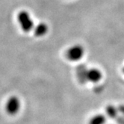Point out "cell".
I'll list each match as a JSON object with an SVG mask.
<instances>
[{
    "mask_svg": "<svg viewBox=\"0 0 124 124\" xmlns=\"http://www.w3.org/2000/svg\"><path fill=\"white\" fill-rule=\"evenodd\" d=\"M105 122V117L103 114H96L91 119L89 124H104Z\"/></svg>",
    "mask_w": 124,
    "mask_h": 124,
    "instance_id": "52a82bcc",
    "label": "cell"
},
{
    "mask_svg": "<svg viewBox=\"0 0 124 124\" xmlns=\"http://www.w3.org/2000/svg\"><path fill=\"white\" fill-rule=\"evenodd\" d=\"M87 70L88 69L83 64H81L76 67V76L78 78V81L81 84H85L87 82Z\"/></svg>",
    "mask_w": 124,
    "mask_h": 124,
    "instance_id": "277c9868",
    "label": "cell"
},
{
    "mask_svg": "<svg viewBox=\"0 0 124 124\" xmlns=\"http://www.w3.org/2000/svg\"><path fill=\"white\" fill-rule=\"evenodd\" d=\"M106 113L111 118H114L117 116V110L112 105H108L106 108Z\"/></svg>",
    "mask_w": 124,
    "mask_h": 124,
    "instance_id": "ba28073f",
    "label": "cell"
},
{
    "mask_svg": "<svg viewBox=\"0 0 124 124\" xmlns=\"http://www.w3.org/2000/svg\"><path fill=\"white\" fill-rule=\"evenodd\" d=\"M102 77V73L98 69L91 68L87 70V82H91L93 83H97L101 80Z\"/></svg>",
    "mask_w": 124,
    "mask_h": 124,
    "instance_id": "5b68a950",
    "label": "cell"
},
{
    "mask_svg": "<svg viewBox=\"0 0 124 124\" xmlns=\"http://www.w3.org/2000/svg\"><path fill=\"white\" fill-rule=\"evenodd\" d=\"M21 107V102L20 99L16 96H10L6 102L5 110L10 115H14L18 113Z\"/></svg>",
    "mask_w": 124,
    "mask_h": 124,
    "instance_id": "3957f363",
    "label": "cell"
},
{
    "mask_svg": "<svg viewBox=\"0 0 124 124\" xmlns=\"http://www.w3.org/2000/svg\"><path fill=\"white\" fill-rule=\"evenodd\" d=\"M120 111L124 113V106H120Z\"/></svg>",
    "mask_w": 124,
    "mask_h": 124,
    "instance_id": "9c48e42d",
    "label": "cell"
},
{
    "mask_svg": "<svg viewBox=\"0 0 124 124\" xmlns=\"http://www.w3.org/2000/svg\"><path fill=\"white\" fill-rule=\"evenodd\" d=\"M84 54V47L79 44H76L67 49L66 52V57L70 61H78L83 58Z\"/></svg>",
    "mask_w": 124,
    "mask_h": 124,
    "instance_id": "7a4b0ae2",
    "label": "cell"
},
{
    "mask_svg": "<svg viewBox=\"0 0 124 124\" xmlns=\"http://www.w3.org/2000/svg\"><path fill=\"white\" fill-rule=\"evenodd\" d=\"M123 73H124V67H123Z\"/></svg>",
    "mask_w": 124,
    "mask_h": 124,
    "instance_id": "30bf717a",
    "label": "cell"
},
{
    "mask_svg": "<svg viewBox=\"0 0 124 124\" xmlns=\"http://www.w3.org/2000/svg\"><path fill=\"white\" fill-rule=\"evenodd\" d=\"M48 32V25L45 23H40L34 27V34L36 37H43Z\"/></svg>",
    "mask_w": 124,
    "mask_h": 124,
    "instance_id": "8992f818",
    "label": "cell"
},
{
    "mask_svg": "<svg viewBox=\"0 0 124 124\" xmlns=\"http://www.w3.org/2000/svg\"><path fill=\"white\" fill-rule=\"evenodd\" d=\"M17 20L20 25V28L25 32H29L34 29V23L31 15L26 11H21L17 15Z\"/></svg>",
    "mask_w": 124,
    "mask_h": 124,
    "instance_id": "6da1fadb",
    "label": "cell"
}]
</instances>
